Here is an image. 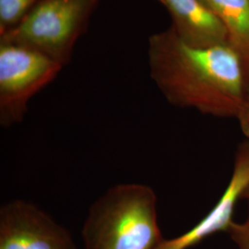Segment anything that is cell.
<instances>
[{
  "instance_id": "52a82bcc",
  "label": "cell",
  "mask_w": 249,
  "mask_h": 249,
  "mask_svg": "<svg viewBox=\"0 0 249 249\" xmlns=\"http://www.w3.org/2000/svg\"><path fill=\"white\" fill-rule=\"evenodd\" d=\"M159 1L168 9L172 28L185 43L196 47L229 45L225 28L202 0Z\"/></svg>"
},
{
  "instance_id": "8fae6325",
  "label": "cell",
  "mask_w": 249,
  "mask_h": 249,
  "mask_svg": "<svg viewBox=\"0 0 249 249\" xmlns=\"http://www.w3.org/2000/svg\"><path fill=\"white\" fill-rule=\"evenodd\" d=\"M236 118L238 120L242 133L247 138V140H249V78L247 80L244 100Z\"/></svg>"
},
{
  "instance_id": "7c38bea8",
  "label": "cell",
  "mask_w": 249,
  "mask_h": 249,
  "mask_svg": "<svg viewBox=\"0 0 249 249\" xmlns=\"http://www.w3.org/2000/svg\"><path fill=\"white\" fill-rule=\"evenodd\" d=\"M243 200H247L249 202V186L247 188V190L245 191L244 195H243Z\"/></svg>"
},
{
  "instance_id": "3957f363",
  "label": "cell",
  "mask_w": 249,
  "mask_h": 249,
  "mask_svg": "<svg viewBox=\"0 0 249 249\" xmlns=\"http://www.w3.org/2000/svg\"><path fill=\"white\" fill-rule=\"evenodd\" d=\"M99 0H41L1 42L23 45L65 65Z\"/></svg>"
},
{
  "instance_id": "8992f818",
  "label": "cell",
  "mask_w": 249,
  "mask_h": 249,
  "mask_svg": "<svg viewBox=\"0 0 249 249\" xmlns=\"http://www.w3.org/2000/svg\"><path fill=\"white\" fill-rule=\"evenodd\" d=\"M249 186V140L237 148L231 178L223 195L198 223L183 234L172 239H163L154 249H189L209 236L229 231L233 215L243 195Z\"/></svg>"
},
{
  "instance_id": "9c48e42d",
  "label": "cell",
  "mask_w": 249,
  "mask_h": 249,
  "mask_svg": "<svg viewBox=\"0 0 249 249\" xmlns=\"http://www.w3.org/2000/svg\"><path fill=\"white\" fill-rule=\"evenodd\" d=\"M41 0H0L1 35L18 25Z\"/></svg>"
},
{
  "instance_id": "6da1fadb",
  "label": "cell",
  "mask_w": 249,
  "mask_h": 249,
  "mask_svg": "<svg viewBox=\"0 0 249 249\" xmlns=\"http://www.w3.org/2000/svg\"><path fill=\"white\" fill-rule=\"evenodd\" d=\"M149 65L151 79L171 105L207 116L236 118L247 73L231 45L192 46L171 27L151 36Z\"/></svg>"
},
{
  "instance_id": "5b68a950",
  "label": "cell",
  "mask_w": 249,
  "mask_h": 249,
  "mask_svg": "<svg viewBox=\"0 0 249 249\" xmlns=\"http://www.w3.org/2000/svg\"><path fill=\"white\" fill-rule=\"evenodd\" d=\"M0 249H77L71 232L37 205L11 200L0 209Z\"/></svg>"
},
{
  "instance_id": "ba28073f",
  "label": "cell",
  "mask_w": 249,
  "mask_h": 249,
  "mask_svg": "<svg viewBox=\"0 0 249 249\" xmlns=\"http://www.w3.org/2000/svg\"><path fill=\"white\" fill-rule=\"evenodd\" d=\"M222 22L249 78V0H202Z\"/></svg>"
},
{
  "instance_id": "277c9868",
  "label": "cell",
  "mask_w": 249,
  "mask_h": 249,
  "mask_svg": "<svg viewBox=\"0 0 249 249\" xmlns=\"http://www.w3.org/2000/svg\"><path fill=\"white\" fill-rule=\"evenodd\" d=\"M63 64L36 49L1 42L0 47V125L20 123L29 101L62 70Z\"/></svg>"
},
{
  "instance_id": "30bf717a",
  "label": "cell",
  "mask_w": 249,
  "mask_h": 249,
  "mask_svg": "<svg viewBox=\"0 0 249 249\" xmlns=\"http://www.w3.org/2000/svg\"><path fill=\"white\" fill-rule=\"evenodd\" d=\"M230 237L238 249H249V212L242 223L233 222L228 231Z\"/></svg>"
},
{
  "instance_id": "7a4b0ae2",
  "label": "cell",
  "mask_w": 249,
  "mask_h": 249,
  "mask_svg": "<svg viewBox=\"0 0 249 249\" xmlns=\"http://www.w3.org/2000/svg\"><path fill=\"white\" fill-rule=\"evenodd\" d=\"M81 236L84 249H154L162 240L157 196L151 187H109L89 207Z\"/></svg>"
}]
</instances>
